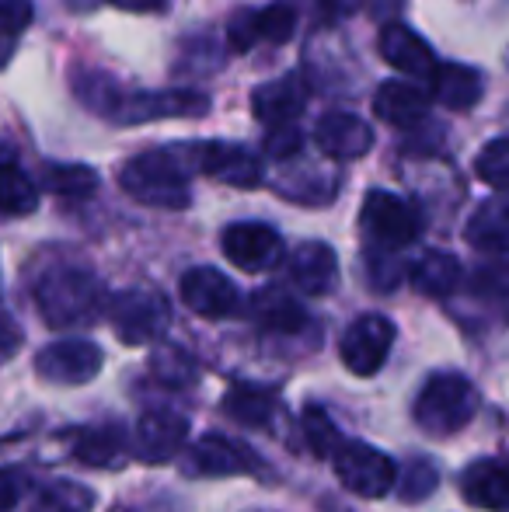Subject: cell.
I'll list each match as a JSON object with an SVG mask.
<instances>
[{"label": "cell", "mask_w": 509, "mask_h": 512, "mask_svg": "<svg viewBox=\"0 0 509 512\" xmlns=\"http://www.w3.org/2000/svg\"><path fill=\"white\" fill-rule=\"evenodd\" d=\"M464 279V269L454 255L447 251H426L419 262L412 265V283L419 293L426 297H450V293L461 286Z\"/></svg>", "instance_id": "484cf974"}, {"label": "cell", "mask_w": 509, "mask_h": 512, "mask_svg": "<svg viewBox=\"0 0 509 512\" xmlns=\"http://www.w3.org/2000/svg\"><path fill=\"white\" fill-rule=\"evenodd\" d=\"M0 21H4V35H7V56H11L14 39L32 25V4H28V0H4Z\"/></svg>", "instance_id": "d590c367"}, {"label": "cell", "mask_w": 509, "mask_h": 512, "mask_svg": "<svg viewBox=\"0 0 509 512\" xmlns=\"http://www.w3.org/2000/svg\"><path fill=\"white\" fill-rule=\"evenodd\" d=\"M468 241L475 248L489 251V255H503L509 251V199H492L471 216L468 223Z\"/></svg>", "instance_id": "4316f807"}, {"label": "cell", "mask_w": 509, "mask_h": 512, "mask_svg": "<svg viewBox=\"0 0 509 512\" xmlns=\"http://www.w3.org/2000/svg\"><path fill=\"white\" fill-rule=\"evenodd\" d=\"M150 370L168 387H189L192 380H196V363H192L189 352H182L178 345H161V349H154Z\"/></svg>", "instance_id": "1f68e13d"}, {"label": "cell", "mask_w": 509, "mask_h": 512, "mask_svg": "<svg viewBox=\"0 0 509 512\" xmlns=\"http://www.w3.org/2000/svg\"><path fill=\"white\" fill-rule=\"evenodd\" d=\"M436 485H440V471H436L426 457H412L405 467H401L398 485L394 488H398V495L405 502H422L436 492Z\"/></svg>", "instance_id": "d6a6232c"}, {"label": "cell", "mask_w": 509, "mask_h": 512, "mask_svg": "<svg viewBox=\"0 0 509 512\" xmlns=\"http://www.w3.org/2000/svg\"><path fill=\"white\" fill-rule=\"evenodd\" d=\"M185 474H199V478H234V474H255L262 471V464L245 450L241 443L227 436H210L196 439L189 446V453L182 457Z\"/></svg>", "instance_id": "4fadbf2b"}, {"label": "cell", "mask_w": 509, "mask_h": 512, "mask_svg": "<svg viewBox=\"0 0 509 512\" xmlns=\"http://www.w3.org/2000/svg\"><path fill=\"white\" fill-rule=\"evenodd\" d=\"M178 147H157L129 157L119 168V189L133 203L154 206V209H189L192 189H189V168L178 161Z\"/></svg>", "instance_id": "7a4b0ae2"}, {"label": "cell", "mask_w": 509, "mask_h": 512, "mask_svg": "<svg viewBox=\"0 0 509 512\" xmlns=\"http://www.w3.org/2000/svg\"><path fill=\"white\" fill-rule=\"evenodd\" d=\"M339 481L360 499H384L391 485H398V467L394 460L381 453L377 446L360 443V439H346L332 457Z\"/></svg>", "instance_id": "8992f818"}, {"label": "cell", "mask_w": 509, "mask_h": 512, "mask_svg": "<svg viewBox=\"0 0 509 512\" xmlns=\"http://www.w3.org/2000/svg\"><path fill=\"white\" fill-rule=\"evenodd\" d=\"M178 293H182L185 307L196 310L206 321H224V317H234L241 310V293L231 279L220 269H210V265H199V269H189L178 283Z\"/></svg>", "instance_id": "7c38bea8"}, {"label": "cell", "mask_w": 509, "mask_h": 512, "mask_svg": "<svg viewBox=\"0 0 509 512\" xmlns=\"http://www.w3.org/2000/svg\"><path fill=\"white\" fill-rule=\"evenodd\" d=\"M464 499L485 512H509V457H485L464 471Z\"/></svg>", "instance_id": "d6986e66"}, {"label": "cell", "mask_w": 509, "mask_h": 512, "mask_svg": "<svg viewBox=\"0 0 509 512\" xmlns=\"http://www.w3.org/2000/svg\"><path fill=\"white\" fill-rule=\"evenodd\" d=\"M377 46H381V56H384L387 67L401 70V74H408V77L433 81L436 70H440V63H436L429 42L422 39L419 32H412L408 25H401V21H387V25L381 28Z\"/></svg>", "instance_id": "2e32d148"}, {"label": "cell", "mask_w": 509, "mask_h": 512, "mask_svg": "<svg viewBox=\"0 0 509 512\" xmlns=\"http://www.w3.org/2000/svg\"><path fill=\"white\" fill-rule=\"evenodd\" d=\"M74 457L84 467H98V471H119L129 460V436L123 425H91L77 436Z\"/></svg>", "instance_id": "44dd1931"}, {"label": "cell", "mask_w": 509, "mask_h": 512, "mask_svg": "<svg viewBox=\"0 0 509 512\" xmlns=\"http://www.w3.org/2000/svg\"><path fill=\"white\" fill-rule=\"evenodd\" d=\"M252 317L262 331L269 335H300L307 328V310L300 307V300H293L279 286H265L252 297Z\"/></svg>", "instance_id": "7402d4cb"}, {"label": "cell", "mask_w": 509, "mask_h": 512, "mask_svg": "<svg viewBox=\"0 0 509 512\" xmlns=\"http://www.w3.org/2000/svg\"><path fill=\"white\" fill-rule=\"evenodd\" d=\"M412 415L426 436H454L478 415V391L461 373L440 370L426 377V384L419 387Z\"/></svg>", "instance_id": "3957f363"}, {"label": "cell", "mask_w": 509, "mask_h": 512, "mask_svg": "<svg viewBox=\"0 0 509 512\" xmlns=\"http://www.w3.org/2000/svg\"><path fill=\"white\" fill-rule=\"evenodd\" d=\"M304 436L318 457H335V450L346 443V439L339 436V429H335V422L328 418V411L318 405H311L304 411Z\"/></svg>", "instance_id": "e575fe53"}, {"label": "cell", "mask_w": 509, "mask_h": 512, "mask_svg": "<svg viewBox=\"0 0 509 512\" xmlns=\"http://www.w3.org/2000/svg\"><path fill=\"white\" fill-rule=\"evenodd\" d=\"M363 0H314L321 18H339V14H353Z\"/></svg>", "instance_id": "f35d334b"}, {"label": "cell", "mask_w": 509, "mask_h": 512, "mask_svg": "<svg viewBox=\"0 0 509 512\" xmlns=\"http://www.w3.org/2000/svg\"><path fill=\"white\" fill-rule=\"evenodd\" d=\"M74 95L81 98L91 112L105 115V119H116L119 105H123V91L119 84L112 81L109 74H98V70H88V74H77L74 77Z\"/></svg>", "instance_id": "f546056e"}, {"label": "cell", "mask_w": 509, "mask_h": 512, "mask_svg": "<svg viewBox=\"0 0 509 512\" xmlns=\"http://www.w3.org/2000/svg\"><path fill=\"white\" fill-rule=\"evenodd\" d=\"M475 171L485 185L509 192V136H499V140L485 143L482 154H478V161H475Z\"/></svg>", "instance_id": "836d02e7"}, {"label": "cell", "mask_w": 509, "mask_h": 512, "mask_svg": "<svg viewBox=\"0 0 509 512\" xmlns=\"http://www.w3.org/2000/svg\"><path fill=\"white\" fill-rule=\"evenodd\" d=\"M290 279L307 297H325L339 286V258L325 241H307L290 255Z\"/></svg>", "instance_id": "ffe728a7"}, {"label": "cell", "mask_w": 509, "mask_h": 512, "mask_svg": "<svg viewBox=\"0 0 509 512\" xmlns=\"http://www.w3.org/2000/svg\"><path fill=\"white\" fill-rule=\"evenodd\" d=\"M185 439H189V418L168 408H154L147 415H140L133 446L143 464H168L171 457H178Z\"/></svg>", "instance_id": "9a60e30c"}, {"label": "cell", "mask_w": 509, "mask_h": 512, "mask_svg": "<svg viewBox=\"0 0 509 512\" xmlns=\"http://www.w3.org/2000/svg\"><path fill=\"white\" fill-rule=\"evenodd\" d=\"M433 98L454 112H468L471 105L482 102V74L464 63H440L433 81Z\"/></svg>", "instance_id": "cb8c5ba5"}, {"label": "cell", "mask_w": 509, "mask_h": 512, "mask_svg": "<svg viewBox=\"0 0 509 512\" xmlns=\"http://www.w3.org/2000/svg\"><path fill=\"white\" fill-rule=\"evenodd\" d=\"M102 363L105 356L95 342H88V338H60V342H49L35 356V373L53 387H81L102 373Z\"/></svg>", "instance_id": "52a82bcc"}, {"label": "cell", "mask_w": 509, "mask_h": 512, "mask_svg": "<svg viewBox=\"0 0 509 512\" xmlns=\"http://www.w3.org/2000/svg\"><path fill=\"white\" fill-rule=\"evenodd\" d=\"M293 28H297V11L290 4H269V7H241L231 14V25H227V46L234 53H252L258 42H272V46H283L293 39Z\"/></svg>", "instance_id": "9c48e42d"}, {"label": "cell", "mask_w": 509, "mask_h": 512, "mask_svg": "<svg viewBox=\"0 0 509 512\" xmlns=\"http://www.w3.org/2000/svg\"><path fill=\"white\" fill-rule=\"evenodd\" d=\"M192 164H196L203 175L217 178L224 185L234 189H255L262 182V161L241 143H224V140H210V143H196L189 147Z\"/></svg>", "instance_id": "8fae6325"}, {"label": "cell", "mask_w": 509, "mask_h": 512, "mask_svg": "<svg viewBox=\"0 0 509 512\" xmlns=\"http://www.w3.org/2000/svg\"><path fill=\"white\" fill-rule=\"evenodd\" d=\"M119 11H133V14H157L171 4V0H109Z\"/></svg>", "instance_id": "74e56055"}, {"label": "cell", "mask_w": 509, "mask_h": 512, "mask_svg": "<svg viewBox=\"0 0 509 512\" xmlns=\"http://www.w3.org/2000/svg\"><path fill=\"white\" fill-rule=\"evenodd\" d=\"M360 227H363V234L370 237V244H374L377 251H387V255L415 244L422 234L419 213H415L405 199L387 189L367 192V199H363V206H360Z\"/></svg>", "instance_id": "5b68a950"}, {"label": "cell", "mask_w": 509, "mask_h": 512, "mask_svg": "<svg viewBox=\"0 0 509 512\" xmlns=\"http://www.w3.org/2000/svg\"><path fill=\"white\" fill-rule=\"evenodd\" d=\"M394 324L384 314H360L339 342V359L353 377H374L391 356Z\"/></svg>", "instance_id": "ba28073f"}, {"label": "cell", "mask_w": 509, "mask_h": 512, "mask_svg": "<svg viewBox=\"0 0 509 512\" xmlns=\"http://www.w3.org/2000/svg\"><path fill=\"white\" fill-rule=\"evenodd\" d=\"M171 321V307L150 286H129L109 300V324L123 345H147L164 335Z\"/></svg>", "instance_id": "277c9868"}, {"label": "cell", "mask_w": 509, "mask_h": 512, "mask_svg": "<svg viewBox=\"0 0 509 512\" xmlns=\"http://www.w3.org/2000/svg\"><path fill=\"white\" fill-rule=\"evenodd\" d=\"M300 143H304V136H300L297 126H279L265 136V154L279 157V161H290V157H297Z\"/></svg>", "instance_id": "8d00e7d4"}, {"label": "cell", "mask_w": 509, "mask_h": 512, "mask_svg": "<svg viewBox=\"0 0 509 512\" xmlns=\"http://www.w3.org/2000/svg\"><path fill=\"white\" fill-rule=\"evenodd\" d=\"M227 262L238 265L241 272H269L283 262V237L269 223L241 220L220 234Z\"/></svg>", "instance_id": "30bf717a"}, {"label": "cell", "mask_w": 509, "mask_h": 512, "mask_svg": "<svg viewBox=\"0 0 509 512\" xmlns=\"http://www.w3.org/2000/svg\"><path fill=\"white\" fill-rule=\"evenodd\" d=\"M35 307L49 328H81L105 307L102 279L81 265H56L35 283Z\"/></svg>", "instance_id": "6da1fadb"}, {"label": "cell", "mask_w": 509, "mask_h": 512, "mask_svg": "<svg viewBox=\"0 0 509 512\" xmlns=\"http://www.w3.org/2000/svg\"><path fill=\"white\" fill-rule=\"evenodd\" d=\"M210 112V98L199 91H140V95H126L116 112V122L133 126V122H154V119H192V115Z\"/></svg>", "instance_id": "5bb4252c"}, {"label": "cell", "mask_w": 509, "mask_h": 512, "mask_svg": "<svg viewBox=\"0 0 509 512\" xmlns=\"http://www.w3.org/2000/svg\"><path fill=\"white\" fill-rule=\"evenodd\" d=\"M39 206V189L32 185V178L14 164L11 150L4 161V213L7 216H28Z\"/></svg>", "instance_id": "4dcf8cb0"}, {"label": "cell", "mask_w": 509, "mask_h": 512, "mask_svg": "<svg viewBox=\"0 0 509 512\" xmlns=\"http://www.w3.org/2000/svg\"><path fill=\"white\" fill-rule=\"evenodd\" d=\"M307 105V84L300 74H283L269 84H258L252 91V112L258 122L279 129V126H293L300 112Z\"/></svg>", "instance_id": "ac0fdd59"}, {"label": "cell", "mask_w": 509, "mask_h": 512, "mask_svg": "<svg viewBox=\"0 0 509 512\" xmlns=\"http://www.w3.org/2000/svg\"><path fill=\"white\" fill-rule=\"evenodd\" d=\"M14 502H18V474H14V471H4V502H0V506H4V509H14Z\"/></svg>", "instance_id": "ab89813d"}, {"label": "cell", "mask_w": 509, "mask_h": 512, "mask_svg": "<svg viewBox=\"0 0 509 512\" xmlns=\"http://www.w3.org/2000/svg\"><path fill=\"white\" fill-rule=\"evenodd\" d=\"M227 418L241 425H255V429H269V422L276 418V398H272L269 387H255V384H234L231 391L220 401Z\"/></svg>", "instance_id": "d4e9b609"}, {"label": "cell", "mask_w": 509, "mask_h": 512, "mask_svg": "<svg viewBox=\"0 0 509 512\" xmlns=\"http://www.w3.org/2000/svg\"><path fill=\"white\" fill-rule=\"evenodd\" d=\"M314 143L332 161H356L374 147V129L353 112H328L314 126Z\"/></svg>", "instance_id": "e0dca14e"}, {"label": "cell", "mask_w": 509, "mask_h": 512, "mask_svg": "<svg viewBox=\"0 0 509 512\" xmlns=\"http://www.w3.org/2000/svg\"><path fill=\"white\" fill-rule=\"evenodd\" d=\"M374 112L391 126H415L429 115V95L415 84L405 81H384L374 95Z\"/></svg>", "instance_id": "603a6c76"}, {"label": "cell", "mask_w": 509, "mask_h": 512, "mask_svg": "<svg viewBox=\"0 0 509 512\" xmlns=\"http://www.w3.org/2000/svg\"><path fill=\"white\" fill-rule=\"evenodd\" d=\"M42 185L63 199H91L98 192V171L88 164H49Z\"/></svg>", "instance_id": "83f0119b"}, {"label": "cell", "mask_w": 509, "mask_h": 512, "mask_svg": "<svg viewBox=\"0 0 509 512\" xmlns=\"http://www.w3.org/2000/svg\"><path fill=\"white\" fill-rule=\"evenodd\" d=\"M35 512H91L95 509V492L77 481H49L35 492Z\"/></svg>", "instance_id": "f1b7e54d"}]
</instances>
